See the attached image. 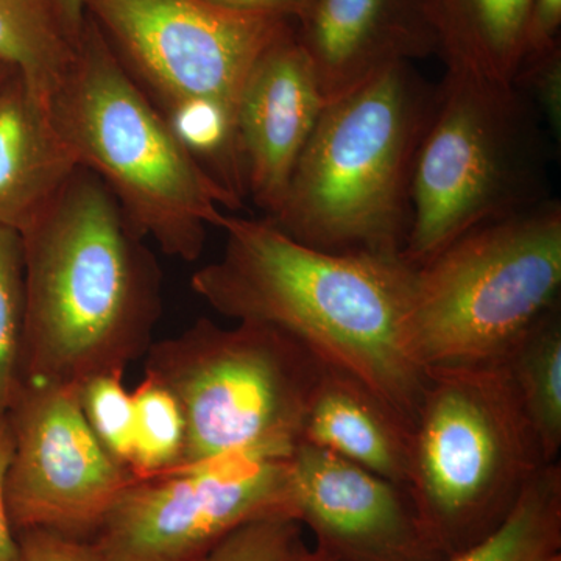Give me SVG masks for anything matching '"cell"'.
I'll return each instance as SVG.
<instances>
[{
    "instance_id": "25",
    "label": "cell",
    "mask_w": 561,
    "mask_h": 561,
    "mask_svg": "<svg viewBox=\"0 0 561 561\" xmlns=\"http://www.w3.org/2000/svg\"><path fill=\"white\" fill-rule=\"evenodd\" d=\"M513 83L534 103L553 140L561 138V49L524 58Z\"/></svg>"
},
{
    "instance_id": "10",
    "label": "cell",
    "mask_w": 561,
    "mask_h": 561,
    "mask_svg": "<svg viewBox=\"0 0 561 561\" xmlns=\"http://www.w3.org/2000/svg\"><path fill=\"white\" fill-rule=\"evenodd\" d=\"M278 515L295 518L289 460L228 457L133 478L92 542L106 561H195L243 524Z\"/></svg>"
},
{
    "instance_id": "31",
    "label": "cell",
    "mask_w": 561,
    "mask_h": 561,
    "mask_svg": "<svg viewBox=\"0 0 561 561\" xmlns=\"http://www.w3.org/2000/svg\"><path fill=\"white\" fill-rule=\"evenodd\" d=\"M294 561H337L332 559V557L327 556V553H323L319 551V549H311L302 548L300 553H298L297 557H295Z\"/></svg>"
},
{
    "instance_id": "11",
    "label": "cell",
    "mask_w": 561,
    "mask_h": 561,
    "mask_svg": "<svg viewBox=\"0 0 561 561\" xmlns=\"http://www.w3.org/2000/svg\"><path fill=\"white\" fill-rule=\"evenodd\" d=\"M13 456L5 501L14 531L44 529L92 541L135 476L92 434L79 389L25 381L9 412Z\"/></svg>"
},
{
    "instance_id": "32",
    "label": "cell",
    "mask_w": 561,
    "mask_h": 561,
    "mask_svg": "<svg viewBox=\"0 0 561 561\" xmlns=\"http://www.w3.org/2000/svg\"><path fill=\"white\" fill-rule=\"evenodd\" d=\"M13 72L14 69L11 68V66L7 65V62L0 61V87H2L3 81L9 79Z\"/></svg>"
},
{
    "instance_id": "23",
    "label": "cell",
    "mask_w": 561,
    "mask_h": 561,
    "mask_svg": "<svg viewBox=\"0 0 561 561\" xmlns=\"http://www.w3.org/2000/svg\"><path fill=\"white\" fill-rule=\"evenodd\" d=\"M124 376L103 375L79 387V401L87 423L111 459L130 471L135 408Z\"/></svg>"
},
{
    "instance_id": "4",
    "label": "cell",
    "mask_w": 561,
    "mask_h": 561,
    "mask_svg": "<svg viewBox=\"0 0 561 561\" xmlns=\"http://www.w3.org/2000/svg\"><path fill=\"white\" fill-rule=\"evenodd\" d=\"M50 124L79 165L105 183L133 228L169 256L197 261L224 209L242 208L184 149L88 16Z\"/></svg>"
},
{
    "instance_id": "27",
    "label": "cell",
    "mask_w": 561,
    "mask_h": 561,
    "mask_svg": "<svg viewBox=\"0 0 561 561\" xmlns=\"http://www.w3.org/2000/svg\"><path fill=\"white\" fill-rule=\"evenodd\" d=\"M13 456V434L9 416L0 421V561L20 560V542L11 526L5 501V478Z\"/></svg>"
},
{
    "instance_id": "5",
    "label": "cell",
    "mask_w": 561,
    "mask_h": 561,
    "mask_svg": "<svg viewBox=\"0 0 561 561\" xmlns=\"http://www.w3.org/2000/svg\"><path fill=\"white\" fill-rule=\"evenodd\" d=\"M561 205L465 232L413 272L405 343L424 373L502 365L560 308Z\"/></svg>"
},
{
    "instance_id": "9",
    "label": "cell",
    "mask_w": 561,
    "mask_h": 561,
    "mask_svg": "<svg viewBox=\"0 0 561 561\" xmlns=\"http://www.w3.org/2000/svg\"><path fill=\"white\" fill-rule=\"evenodd\" d=\"M84 10L158 110L205 99L236 113L262 55L295 31L287 18L208 0H84Z\"/></svg>"
},
{
    "instance_id": "1",
    "label": "cell",
    "mask_w": 561,
    "mask_h": 561,
    "mask_svg": "<svg viewBox=\"0 0 561 561\" xmlns=\"http://www.w3.org/2000/svg\"><path fill=\"white\" fill-rule=\"evenodd\" d=\"M220 230L224 253L192 290L220 316L286 332L412 431L426 382L405 343L415 267L401 254L313 249L267 219L225 214Z\"/></svg>"
},
{
    "instance_id": "17",
    "label": "cell",
    "mask_w": 561,
    "mask_h": 561,
    "mask_svg": "<svg viewBox=\"0 0 561 561\" xmlns=\"http://www.w3.org/2000/svg\"><path fill=\"white\" fill-rule=\"evenodd\" d=\"M430 5L448 70L512 83L526 57L534 0H430Z\"/></svg>"
},
{
    "instance_id": "13",
    "label": "cell",
    "mask_w": 561,
    "mask_h": 561,
    "mask_svg": "<svg viewBox=\"0 0 561 561\" xmlns=\"http://www.w3.org/2000/svg\"><path fill=\"white\" fill-rule=\"evenodd\" d=\"M316 70L295 31L262 55L243 84L236 125L247 197L272 219L324 105Z\"/></svg>"
},
{
    "instance_id": "21",
    "label": "cell",
    "mask_w": 561,
    "mask_h": 561,
    "mask_svg": "<svg viewBox=\"0 0 561 561\" xmlns=\"http://www.w3.org/2000/svg\"><path fill=\"white\" fill-rule=\"evenodd\" d=\"M135 408L130 472L154 478L180 470L186 454V420L168 387L146 376L131 393Z\"/></svg>"
},
{
    "instance_id": "26",
    "label": "cell",
    "mask_w": 561,
    "mask_h": 561,
    "mask_svg": "<svg viewBox=\"0 0 561 561\" xmlns=\"http://www.w3.org/2000/svg\"><path fill=\"white\" fill-rule=\"evenodd\" d=\"M16 537L18 561H106L92 541L73 540L44 529L21 530Z\"/></svg>"
},
{
    "instance_id": "18",
    "label": "cell",
    "mask_w": 561,
    "mask_h": 561,
    "mask_svg": "<svg viewBox=\"0 0 561 561\" xmlns=\"http://www.w3.org/2000/svg\"><path fill=\"white\" fill-rule=\"evenodd\" d=\"M83 31L65 0H0V61L20 73L49 121L79 60Z\"/></svg>"
},
{
    "instance_id": "20",
    "label": "cell",
    "mask_w": 561,
    "mask_h": 561,
    "mask_svg": "<svg viewBox=\"0 0 561 561\" xmlns=\"http://www.w3.org/2000/svg\"><path fill=\"white\" fill-rule=\"evenodd\" d=\"M524 415L553 463L561 448V313L546 316L504 362Z\"/></svg>"
},
{
    "instance_id": "7",
    "label": "cell",
    "mask_w": 561,
    "mask_h": 561,
    "mask_svg": "<svg viewBox=\"0 0 561 561\" xmlns=\"http://www.w3.org/2000/svg\"><path fill=\"white\" fill-rule=\"evenodd\" d=\"M546 465L504 365L426 371L405 490L446 559L493 530Z\"/></svg>"
},
{
    "instance_id": "15",
    "label": "cell",
    "mask_w": 561,
    "mask_h": 561,
    "mask_svg": "<svg viewBox=\"0 0 561 561\" xmlns=\"http://www.w3.org/2000/svg\"><path fill=\"white\" fill-rule=\"evenodd\" d=\"M80 168L20 73L0 87V227L24 232Z\"/></svg>"
},
{
    "instance_id": "2",
    "label": "cell",
    "mask_w": 561,
    "mask_h": 561,
    "mask_svg": "<svg viewBox=\"0 0 561 561\" xmlns=\"http://www.w3.org/2000/svg\"><path fill=\"white\" fill-rule=\"evenodd\" d=\"M21 238L25 381L79 389L146 357L161 268L94 172L77 168Z\"/></svg>"
},
{
    "instance_id": "16",
    "label": "cell",
    "mask_w": 561,
    "mask_h": 561,
    "mask_svg": "<svg viewBox=\"0 0 561 561\" xmlns=\"http://www.w3.org/2000/svg\"><path fill=\"white\" fill-rule=\"evenodd\" d=\"M302 442L404 485L411 431L370 390L324 365L306 413Z\"/></svg>"
},
{
    "instance_id": "22",
    "label": "cell",
    "mask_w": 561,
    "mask_h": 561,
    "mask_svg": "<svg viewBox=\"0 0 561 561\" xmlns=\"http://www.w3.org/2000/svg\"><path fill=\"white\" fill-rule=\"evenodd\" d=\"M25 382L24 253L20 232L0 227V421Z\"/></svg>"
},
{
    "instance_id": "6",
    "label": "cell",
    "mask_w": 561,
    "mask_h": 561,
    "mask_svg": "<svg viewBox=\"0 0 561 561\" xmlns=\"http://www.w3.org/2000/svg\"><path fill=\"white\" fill-rule=\"evenodd\" d=\"M548 133L513 81L446 70L413 165L401 256L419 267L479 225L549 201Z\"/></svg>"
},
{
    "instance_id": "24",
    "label": "cell",
    "mask_w": 561,
    "mask_h": 561,
    "mask_svg": "<svg viewBox=\"0 0 561 561\" xmlns=\"http://www.w3.org/2000/svg\"><path fill=\"white\" fill-rule=\"evenodd\" d=\"M301 531V523L294 516L254 519L195 561H294L305 548Z\"/></svg>"
},
{
    "instance_id": "3",
    "label": "cell",
    "mask_w": 561,
    "mask_h": 561,
    "mask_svg": "<svg viewBox=\"0 0 561 561\" xmlns=\"http://www.w3.org/2000/svg\"><path fill=\"white\" fill-rule=\"evenodd\" d=\"M437 88L398 62L328 102L271 220L335 253L401 254L411 184Z\"/></svg>"
},
{
    "instance_id": "14",
    "label": "cell",
    "mask_w": 561,
    "mask_h": 561,
    "mask_svg": "<svg viewBox=\"0 0 561 561\" xmlns=\"http://www.w3.org/2000/svg\"><path fill=\"white\" fill-rule=\"evenodd\" d=\"M295 35L327 102L390 66L438 54L430 0H311Z\"/></svg>"
},
{
    "instance_id": "28",
    "label": "cell",
    "mask_w": 561,
    "mask_h": 561,
    "mask_svg": "<svg viewBox=\"0 0 561 561\" xmlns=\"http://www.w3.org/2000/svg\"><path fill=\"white\" fill-rule=\"evenodd\" d=\"M561 0H534L526 57L560 46ZM524 57V58H526Z\"/></svg>"
},
{
    "instance_id": "12",
    "label": "cell",
    "mask_w": 561,
    "mask_h": 561,
    "mask_svg": "<svg viewBox=\"0 0 561 561\" xmlns=\"http://www.w3.org/2000/svg\"><path fill=\"white\" fill-rule=\"evenodd\" d=\"M295 518L337 561H443L408 490L301 442L289 459Z\"/></svg>"
},
{
    "instance_id": "8",
    "label": "cell",
    "mask_w": 561,
    "mask_h": 561,
    "mask_svg": "<svg viewBox=\"0 0 561 561\" xmlns=\"http://www.w3.org/2000/svg\"><path fill=\"white\" fill-rule=\"evenodd\" d=\"M324 364L286 332L198 319L151 343L146 376L172 391L186 420L183 467L243 457L289 460Z\"/></svg>"
},
{
    "instance_id": "29",
    "label": "cell",
    "mask_w": 561,
    "mask_h": 561,
    "mask_svg": "<svg viewBox=\"0 0 561 561\" xmlns=\"http://www.w3.org/2000/svg\"><path fill=\"white\" fill-rule=\"evenodd\" d=\"M214 5L243 13L273 14L297 22L308 10L311 0H208Z\"/></svg>"
},
{
    "instance_id": "30",
    "label": "cell",
    "mask_w": 561,
    "mask_h": 561,
    "mask_svg": "<svg viewBox=\"0 0 561 561\" xmlns=\"http://www.w3.org/2000/svg\"><path fill=\"white\" fill-rule=\"evenodd\" d=\"M66 5L72 20L79 25H84L87 22V10H84V0H65Z\"/></svg>"
},
{
    "instance_id": "19",
    "label": "cell",
    "mask_w": 561,
    "mask_h": 561,
    "mask_svg": "<svg viewBox=\"0 0 561 561\" xmlns=\"http://www.w3.org/2000/svg\"><path fill=\"white\" fill-rule=\"evenodd\" d=\"M561 465H546L485 537L443 561H561Z\"/></svg>"
}]
</instances>
